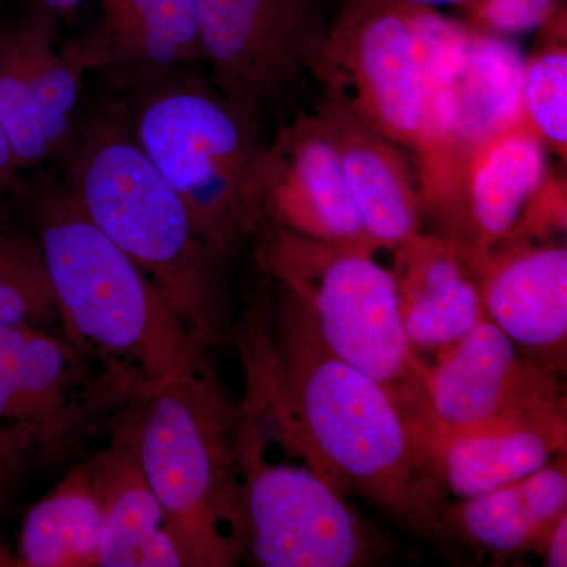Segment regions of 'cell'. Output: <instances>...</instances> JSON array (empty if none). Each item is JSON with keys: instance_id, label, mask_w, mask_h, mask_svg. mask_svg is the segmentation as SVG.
<instances>
[{"instance_id": "cell-1", "label": "cell", "mask_w": 567, "mask_h": 567, "mask_svg": "<svg viewBox=\"0 0 567 567\" xmlns=\"http://www.w3.org/2000/svg\"><path fill=\"white\" fill-rule=\"evenodd\" d=\"M246 406L339 491L360 492L421 528L435 525L439 477L424 399L405 398L336 357L281 286L271 334L249 331Z\"/></svg>"}, {"instance_id": "cell-2", "label": "cell", "mask_w": 567, "mask_h": 567, "mask_svg": "<svg viewBox=\"0 0 567 567\" xmlns=\"http://www.w3.org/2000/svg\"><path fill=\"white\" fill-rule=\"evenodd\" d=\"M28 194L65 339L110 377L130 405L162 390L204 342L194 339L140 265L112 244L66 188Z\"/></svg>"}, {"instance_id": "cell-3", "label": "cell", "mask_w": 567, "mask_h": 567, "mask_svg": "<svg viewBox=\"0 0 567 567\" xmlns=\"http://www.w3.org/2000/svg\"><path fill=\"white\" fill-rule=\"evenodd\" d=\"M199 346L152 398L110 424L140 461L185 567H233L246 554L235 406Z\"/></svg>"}, {"instance_id": "cell-4", "label": "cell", "mask_w": 567, "mask_h": 567, "mask_svg": "<svg viewBox=\"0 0 567 567\" xmlns=\"http://www.w3.org/2000/svg\"><path fill=\"white\" fill-rule=\"evenodd\" d=\"M66 192L107 238L140 265L197 341L226 327L224 264L188 208L134 136L121 104L78 130L66 148Z\"/></svg>"}, {"instance_id": "cell-5", "label": "cell", "mask_w": 567, "mask_h": 567, "mask_svg": "<svg viewBox=\"0 0 567 567\" xmlns=\"http://www.w3.org/2000/svg\"><path fill=\"white\" fill-rule=\"evenodd\" d=\"M130 118L142 151L226 264L265 223L259 115L183 70L136 92Z\"/></svg>"}, {"instance_id": "cell-6", "label": "cell", "mask_w": 567, "mask_h": 567, "mask_svg": "<svg viewBox=\"0 0 567 567\" xmlns=\"http://www.w3.org/2000/svg\"><path fill=\"white\" fill-rule=\"evenodd\" d=\"M372 252L368 245L316 240L276 226L265 240L262 260L303 306L331 353L420 401L424 364L406 339L394 276Z\"/></svg>"}, {"instance_id": "cell-7", "label": "cell", "mask_w": 567, "mask_h": 567, "mask_svg": "<svg viewBox=\"0 0 567 567\" xmlns=\"http://www.w3.org/2000/svg\"><path fill=\"white\" fill-rule=\"evenodd\" d=\"M267 435L241 406L238 470L246 551L265 567H352L371 561L372 540L342 492L309 466L274 464Z\"/></svg>"}, {"instance_id": "cell-8", "label": "cell", "mask_w": 567, "mask_h": 567, "mask_svg": "<svg viewBox=\"0 0 567 567\" xmlns=\"http://www.w3.org/2000/svg\"><path fill=\"white\" fill-rule=\"evenodd\" d=\"M130 399L66 339L39 324H0V421L31 434L41 461H70Z\"/></svg>"}, {"instance_id": "cell-9", "label": "cell", "mask_w": 567, "mask_h": 567, "mask_svg": "<svg viewBox=\"0 0 567 567\" xmlns=\"http://www.w3.org/2000/svg\"><path fill=\"white\" fill-rule=\"evenodd\" d=\"M216 89L259 115L309 76L327 44L323 0H196Z\"/></svg>"}, {"instance_id": "cell-10", "label": "cell", "mask_w": 567, "mask_h": 567, "mask_svg": "<svg viewBox=\"0 0 567 567\" xmlns=\"http://www.w3.org/2000/svg\"><path fill=\"white\" fill-rule=\"evenodd\" d=\"M315 78L388 140L417 155L423 99L413 7L401 0H342Z\"/></svg>"}, {"instance_id": "cell-11", "label": "cell", "mask_w": 567, "mask_h": 567, "mask_svg": "<svg viewBox=\"0 0 567 567\" xmlns=\"http://www.w3.org/2000/svg\"><path fill=\"white\" fill-rule=\"evenodd\" d=\"M557 374L484 317L439 363L423 365L421 383L431 420L464 429L565 412Z\"/></svg>"}, {"instance_id": "cell-12", "label": "cell", "mask_w": 567, "mask_h": 567, "mask_svg": "<svg viewBox=\"0 0 567 567\" xmlns=\"http://www.w3.org/2000/svg\"><path fill=\"white\" fill-rule=\"evenodd\" d=\"M54 18L31 11L0 31V123L20 169L70 147L78 132L85 66L55 44Z\"/></svg>"}, {"instance_id": "cell-13", "label": "cell", "mask_w": 567, "mask_h": 567, "mask_svg": "<svg viewBox=\"0 0 567 567\" xmlns=\"http://www.w3.org/2000/svg\"><path fill=\"white\" fill-rule=\"evenodd\" d=\"M262 210L265 219L295 234L374 248L317 112L298 115L267 144Z\"/></svg>"}, {"instance_id": "cell-14", "label": "cell", "mask_w": 567, "mask_h": 567, "mask_svg": "<svg viewBox=\"0 0 567 567\" xmlns=\"http://www.w3.org/2000/svg\"><path fill=\"white\" fill-rule=\"evenodd\" d=\"M547 151L525 125L476 147L429 218L436 235L453 241L468 259L503 244L548 181Z\"/></svg>"}, {"instance_id": "cell-15", "label": "cell", "mask_w": 567, "mask_h": 567, "mask_svg": "<svg viewBox=\"0 0 567 567\" xmlns=\"http://www.w3.org/2000/svg\"><path fill=\"white\" fill-rule=\"evenodd\" d=\"M470 264L487 319L533 361L558 372L567 339L566 246L503 241Z\"/></svg>"}, {"instance_id": "cell-16", "label": "cell", "mask_w": 567, "mask_h": 567, "mask_svg": "<svg viewBox=\"0 0 567 567\" xmlns=\"http://www.w3.org/2000/svg\"><path fill=\"white\" fill-rule=\"evenodd\" d=\"M85 70L140 92L204 61L196 0H102L87 39L71 47Z\"/></svg>"}, {"instance_id": "cell-17", "label": "cell", "mask_w": 567, "mask_h": 567, "mask_svg": "<svg viewBox=\"0 0 567 567\" xmlns=\"http://www.w3.org/2000/svg\"><path fill=\"white\" fill-rule=\"evenodd\" d=\"M317 114L333 142L372 246L394 249L420 234L423 199L399 145L338 93L323 89Z\"/></svg>"}, {"instance_id": "cell-18", "label": "cell", "mask_w": 567, "mask_h": 567, "mask_svg": "<svg viewBox=\"0 0 567 567\" xmlns=\"http://www.w3.org/2000/svg\"><path fill=\"white\" fill-rule=\"evenodd\" d=\"M565 446L566 412L464 429L436 424L429 416L435 475L462 499L524 480Z\"/></svg>"}, {"instance_id": "cell-19", "label": "cell", "mask_w": 567, "mask_h": 567, "mask_svg": "<svg viewBox=\"0 0 567 567\" xmlns=\"http://www.w3.org/2000/svg\"><path fill=\"white\" fill-rule=\"evenodd\" d=\"M394 251L391 274L413 349H447L486 317L475 270L453 241L420 233Z\"/></svg>"}, {"instance_id": "cell-20", "label": "cell", "mask_w": 567, "mask_h": 567, "mask_svg": "<svg viewBox=\"0 0 567 567\" xmlns=\"http://www.w3.org/2000/svg\"><path fill=\"white\" fill-rule=\"evenodd\" d=\"M84 464L102 509L100 566L185 567L133 451L111 435L110 445Z\"/></svg>"}, {"instance_id": "cell-21", "label": "cell", "mask_w": 567, "mask_h": 567, "mask_svg": "<svg viewBox=\"0 0 567 567\" xmlns=\"http://www.w3.org/2000/svg\"><path fill=\"white\" fill-rule=\"evenodd\" d=\"M524 69L525 58L516 44L468 25L464 59L454 82L453 171L442 203L446 199L470 153L525 125Z\"/></svg>"}, {"instance_id": "cell-22", "label": "cell", "mask_w": 567, "mask_h": 567, "mask_svg": "<svg viewBox=\"0 0 567 567\" xmlns=\"http://www.w3.org/2000/svg\"><path fill=\"white\" fill-rule=\"evenodd\" d=\"M468 25L451 21L431 9H413V40L421 99L423 141L420 193L424 216L442 203L453 171L454 82L464 59Z\"/></svg>"}, {"instance_id": "cell-23", "label": "cell", "mask_w": 567, "mask_h": 567, "mask_svg": "<svg viewBox=\"0 0 567 567\" xmlns=\"http://www.w3.org/2000/svg\"><path fill=\"white\" fill-rule=\"evenodd\" d=\"M100 543L102 509L81 462L25 514L17 557L24 567H96Z\"/></svg>"}, {"instance_id": "cell-24", "label": "cell", "mask_w": 567, "mask_h": 567, "mask_svg": "<svg viewBox=\"0 0 567 567\" xmlns=\"http://www.w3.org/2000/svg\"><path fill=\"white\" fill-rule=\"evenodd\" d=\"M566 506L565 466L546 465L509 486L464 499L457 520L481 546L509 554L546 540Z\"/></svg>"}, {"instance_id": "cell-25", "label": "cell", "mask_w": 567, "mask_h": 567, "mask_svg": "<svg viewBox=\"0 0 567 567\" xmlns=\"http://www.w3.org/2000/svg\"><path fill=\"white\" fill-rule=\"evenodd\" d=\"M54 315L58 300L39 240L0 196V324H39Z\"/></svg>"}, {"instance_id": "cell-26", "label": "cell", "mask_w": 567, "mask_h": 567, "mask_svg": "<svg viewBox=\"0 0 567 567\" xmlns=\"http://www.w3.org/2000/svg\"><path fill=\"white\" fill-rule=\"evenodd\" d=\"M537 50L525 59L522 103L525 125L548 151L567 153L566 7L559 6L540 25Z\"/></svg>"}, {"instance_id": "cell-27", "label": "cell", "mask_w": 567, "mask_h": 567, "mask_svg": "<svg viewBox=\"0 0 567 567\" xmlns=\"http://www.w3.org/2000/svg\"><path fill=\"white\" fill-rule=\"evenodd\" d=\"M563 0H470L462 9L466 25L492 35L511 37L539 29Z\"/></svg>"}, {"instance_id": "cell-28", "label": "cell", "mask_w": 567, "mask_h": 567, "mask_svg": "<svg viewBox=\"0 0 567 567\" xmlns=\"http://www.w3.org/2000/svg\"><path fill=\"white\" fill-rule=\"evenodd\" d=\"M37 461L41 457L31 434L0 421V516L17 502Z\"/></svg>"}, {"instance_id": "cell-29", "label": "cell", "mask_w": 567, "mask_h": 567, "mask_svg": "<svg viewBox=\"0 0 567 567\" xmlns=\"http://www.w3.org/2000/svg\"><path fill=\"white\" fill-rule=\"evenodd\" d=\"M20 171L9 136L0 123V196H7L20 189Z\"/></svg>"}, {"instance_id": "cell-30", "label": "cell", "mask_w": 567, "mask_h": 567, "mask_svg": "<svg viewBox=\"0 0 567 567\" xmlns=\"http://www.w3.org/2000/svg\"><path fill=\"white\" fill-rule=\"evenodd\" d=\"M547 566L566 567L567 566V518L566 514L559 518L558 524L547 536Z\"/></svg>"}, {"instance_id": "cell-31", "label": "cell", "mask_w": 567, "mask_h": 567, "mask_svg": "<svg viewBox=\"0 0 567 567\" xmlns=\"http://www.w3.org/2000/svg\"><path fill=\"white\" fill-rule=\"evenodd\" d=\"M33 11L48 14L54 20H70L84 0H29Z\"/></svg>"}, {"instance_id": "cell-32", "label": "cell", "mask_w": 567, "mask_h": 567, "mask_svg": "<svg viewBox=\"0 0 567 567\" xmlns=\"http://www.w3.org/2000/svg\"><path fill=\"white\" fill-rule=\"evenodd\" d=\"M405 6L415 7V9H431L436 10L440 7H458L464 9L470 0H401Z\"/></svg>"}, {"instance_id": "cell-33", "label": "cell", "mask_w": 567, "mask_h": 567, "mask_svg": "<svg viewBox=\"0 0 567 567\" xmlns=\"http://www.w3.org/2000/svg\"><path fill=\"white\" fill-rule=\"evenodd\" d=\"M0 567H21L17 555L11 554L6 544L0 543Z\"/></svg>"}, {"instance_id": "cell-34", "label": "cell", "mask_w": 567, "mask_h": 567, "mask_svg": "<svg viewBox=\"0 0 567 567\" xmlns=\"http://www.w3.org/2000/svg\"><path fill=\"white\" fill-rule=\"evenodd\" d=\"M341 2H342V0H341Z\"/></svg>"}]
</instances>
